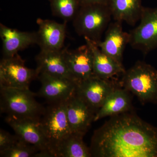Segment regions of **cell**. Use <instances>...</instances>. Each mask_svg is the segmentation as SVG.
<instances>
[{"mask_svg": "<svg viewBox=\"0 0 157 157\" xmlns=\"http://www.w3.org/2000/svg\"><path fill=\"white\" fill-rule=\"evenodd\" d=\"M34 157H55V156L50 150L48 149L38 151Z\"/></svg>", "mask_w": 157, "mask_h": 157, "instance_id": "cell-25", "label": "cell"}, {"mask_svg": "<svg viewBox=\"0 0 157 157\" xmlns=\"http://www.w3.org/2000/svg\"><path fill=\"white\" fill-rule=\"evenodd\" d=\"M80 6L94 4H103L107 5L108 0H78Z\"/></svg>", "mask_w": 157, "mask_h": 157, "instance_id": "cell-24", "label": "cell"}, {"mask_svg": "<svg viewBox=\"0 0 157 157\" xmlns=\"http://www.w3.org/2000/svg\"><path fill=\"white\" fill-rule=\"evenodd\" d=\"M36 60L37 63L36 70L38 76L41 73H45L50 76L75 80L65 61L63 48L59 50H40Z\"/></svg>", "mask_w": 157, "mask_h": 157, "instance_id": "cell-15", "label": "cell"}, {"mask_svg": "<svg viewBox=\"0 0 157 157\" xmlns=\"http://www.w3.org/2000/svg\"></svg>", "mask_w": 157, "mask_h": 157, "instance_id": "cell-26", "label": "cell"}, {"mask_svg": "<svg viewBox=\"0 0 157 157\" xmlns=\"http://www.w3.org/2000/svg\"><path fill=\"white\" fill-rule=\"evenodd\" d=\"M3 58L11 57L31 45L37 44L36 32H21L0 24Z\"/></svg>", "mask_w": 157, "mask_h": 157, "instance_id": "cell-14", "label": "cell"}, {"mask_svg": "<svg viewBox=\"0 0 157 157\" xmlns=\"http://www.w3.org/2000/svg\"><path fill=\"white\" fill-rule=\"evenodd\" d=\"M117 87L113 79H104L93 76L78 82L76 95L96 114L109 94Z\"/></svg>", "mask_w": 157, "mask_h": 157, "instance_id": "cell-8", "label": "cell"}, {"mask_svg": "<svg viewBox=\"0 0 157 157\" xmlns=\"http://www.w3.org/2000/svg\"><path fill=\"white\" fill-rule=\"evenodd\" d=\"M63 54L68 69L77 82L94 76L93 52L87 43L73 50L63 48Z\"/></svg>", "mask_w": 157, "mask_h": 157, "instance_id": "cell-11", "label": "cell"}, {"mask_svg": "<svg viewBox=\"0 0 157 157\" xmlns=\"http://www.w3.org/2000/svg\"><path fill=\"white\" fill-rule=\"evenodd\" d=\"M107 6L114 21L131 26L140 20L143 8L142 0H108Z\"/></svg>", "mask_w": 157, "mask_h": 157, "instance_id": "cell-19", "label": "cell"}, {"mask_svg": "<svg viewBox=\"0 0 157 157\" xmlns=\"http://www.w3.org/2000/svg\"><path fill=\"white\" fill-rule=\"evenodd\" d=\"M84 39L92 50L94 76L103 79H112L115 76L123 75L126 70L122 63L103 52L94 42L87 38Z\"/></svg>", "mask_w": 157, "mask_h": 157, "instance_id": "cell-17", "label": "cell"}, {"mask_svg": "<svg viewBox=\"0 0 157 157\" xmlns=\"http://www.w3.org/2000/svg\"><path fill=\"white\" fill-rule=\"evenodd\" d=\"M16 135H12L7 131L1 129L0 130V151L9 148L17 140Z\"/></svg>", "mask_w": 157, "mask_h": 157, "instance_id": "cell-23", "label": "cell"}, {"mask_svg": "<svg viewBox=\"0 0 157 157\" xmlns=\"http://www.w3.org/2000/svg\"><path fill=\"white\" fill-rule=\"evenodd\" d=\"M122 23L110 22L105 32L103 41L95 44L104 53L122 63L125 48L130 42V34L123 29Z\"/></svg>", "mask_w": 157, "mask_h": 157, "instance_id": "cell-13", "label": "cell"}, {"mask_svg": "<svg viewBox=\"0 0 157 157\" xmlns=\"http://www.w3.org/2000/svg\"><path fill=\"white\" fill-rule=\"evenodd\" d=\"M67 102L49 104L40 121L49 147L54 155L57 145L71 132L67 116Z\"/></svg>", "mask_w": 157, "mask_h": 157, "instance_id": "cell-5", "label": "cell"}, {"mask_svg": "<svg viewBox=\"0 0 157 157\" xmlns=\"http://www.w3.org/2000/svg\"><path fill=\"white\" fill-rule=\"evenodd\" d=\"M95 114L76 94L67 102V116L71 132L85 135Z\"/></svg>", "mask_w": 157, "mask_h": 157, "instance_id": "cell-16", "label": "cell"}, {"mask_svg": "<svg viewBox=\"0 0 157 157\" xmlns=\"http://www.w3.org/2000/svg\"><path fill=\"white\" fill-rule=\"evenodd\" d=\"M40 121L11 116H7L5 119L6 123L14 130L15 135L20 139L35 146L39 151L50 150Z\"/></svg>", "mask_w": 157, "mask_h": 157, "instance_id": "cell-10", "label": "cell"}, {"mask_svg": "<svg viewBox=\"0 0 157 157\" xmlns=\"http://www.w3.org/2000/svg\"><path fill=\"white\" fill-rule=\"evenodd\" d=\"M85 134L71 132L55 149L56 157H92L90 148L83 140Z\"/></svg>", "mask_w": 157, "mask_h": 157, "instance_id": "cell-20", "label": "cell"}, {"mask_svg": "<svg viewBox=\"0 0 157 157\" xmlns=\"http://www.w3.org/2000/svg\"><path fill=\"white\" fill-rule=\"evenodd\" d=\"M128 92L124 88H120L118 86L116 88L96 113L94 121L129 111L132 107V102Z\"/></svg>", "mask_w": 157, "mask_h": 157, "instance_id": "cell-18", "label": "cell"}, {"mask_svg": "<svg viewBox=\"0 0 157 157\" xmlns=\"http://www.w3.org/2000/svg\"><path fill=\"white\" fill-rule=\"evenodd\" d=\"M126 113L112 116L95 131L92 157H157V128Z\"/></svg>", "mask_w": 157, "mask_h": 157, "instance_id": "cell-1", "label": "cell"}, {"mask_svg": "<svg viewBox=\"0 0 157 157\" xmlns=\"http://www.w3.org/2000/svg\"><path fill=\"white\" fill-rule=\"evenodd\" d=\"M39 29L36 32L37 45L40 50H59L64 47L67 22L59 23L48 19L38 18Z\"/></svg>", "mask_w": 157, "mask_h": 157, "instance_id": "cell-12", "label": "cell"}, {"mask_svg": "<svg viewBox=\"0 0 157 157\" xmlns=\"http://www.w3.org/2000/svg\"><path fill=\"white\" fill-rule=\"evenodd\" d=\"M139 25L129 33V44L144 55L157 48V7H143Z\"/></svg>", "mask_w": 157, "mask_h": 157, "instance_id": "cell-7", "label": "cell"}, {"mask_svg": "<svg viewBox=\"0 0 157 157\" xmlns=\"http://www.w3.org/2000/svg\"><path fill=\"white\" fill-rule=\"evenodd\" d=\"M41 87L37 96L44 98L49 104L68 101L76 94L78 82L70 78L41 73L38 76Z\"/></svg>", "mask_w": 157, "mask_h": 157, "instance_id": "cell-9", "label": "cell"}, {"mask_svg": "<svg viewBox=\"0 0 157 157\" xmlns=\"http://www.w3.org/2000/svg\"><path fill=\"white\" fill-rule=\"evenodd\" d=\"M0 109L7 116L40 120L45 110L30 89L0 88Z\"/></svg>", "mask_w": 157, "mask_h": 157, "instance_id": "cell-3", "label": "cell"}, {"mask_svg": "<svg viewBox=\"0 0 157 157\" xmlns=\"http://www.w3.org/2000/svg\"><path fill=\"white\" fill-rule=\"evenodd\" d=\"M39 150L20 139L17 140L9 148L0 151L1 157H34Z\"/></svg>", "mask_w": 157, "mask_h": 157, "instance_id": "cell-22", "label": "cell"}, {"mask_svg": "<svg viewBox=\"0 0 157 157\" xmlns=\"http://www.w3.org/2000/svg\"><path fill=\"white\" fill-rule=\"evenodd\" d=\"M38 78L36 69L26 67L18 54L3 58L0 62V88L29 89L31 82Z\"/></svg>", "mask_w": 157, "mask_h": 157, "instance_id": "cell-6", "label": "cell"}, {"mask_svg": "<svg viewBox=\"0 0 157 157\" xmlns=\"http://www.w3.org/2000/svg\"><path fill=\"white\" fill-rule=\"evenodd\" d=\"M52 12L65 22L73 20L80 9L78 0H48Z\"/></svg>", "mask_w": 157, "mask_h": 157, "instance_id": "cell-21", "label": "cell"}, {"mask_svg": "<svg viewBox=\"0 0 157 157\" xmlns=\"http://www.w3.org/2000/svg\"><path fill=\"white\" fill-rule=\"evenodd\" d=\"M108 6L94 4L80 6L73 20L76 33L97 44L101 41L112 17Z\"/></svg>", "mask_w": 157, "mask_h": 157, "instance_id": "cell-4", "label": "cell"}, {"mask_svg": "<svg viewBox=\"0 0 157 157\" xmlns=\"http://www.w3.org/2000/svg\"><path fill=\"white\" fill-rule=\"evenodd\" d=\"M120 83L143 103H157V70L151 65L137 62L126 70Z\"/></svg>", "mask_w": 157, "mask_h": 157, "instance_id": "cell-2", "label": "cell"}]
</instances>
